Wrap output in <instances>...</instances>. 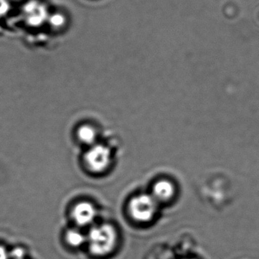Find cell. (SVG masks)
<instances>
[{
    "mask_svg": "<svg viewBox=\"0 0 259 259\" xmlns=\"http://www.w3.org/2000/svg\"><path fill=\"white\" fill-rule=\"evenodd\" d=\"M97 217V209L91 202H80L72 210L73 220L79 227L92 225Z\"/></svg>",
    "mask_w": 259,
    "mask_h": 259,
    "instance_id": "obj_4",
    "label": "cell"
},
{
    "mask_svg": "<svg viewBox=\"0 0 259 259\" xmlns=\"http://www.w3.org/2000/svg\"><path fill=\"white\" fill-rule=\"evenodd\" d=\"M85 162L88 168L94 173L105 171L110 165V150L103 145H93L85 155Z\"/></svg>",
    "mask_w": 259,
    "mask_h": 259,
    "instance_id": "obj_3",
    "label": "cell"
},
{
    "mask_svg": "<svg viewBox=\"0 0 259 259\" xmlns=\"http://www.w3.org/2000/svg\"><path fill=\"white\" fill-rule=\"evenodd\" d=\"M175 193V187L170 181L161 180L154 184L152 196L158 203L170 200Z\"/></svg>",
    "mask_w": 259,
    "mask_h": 259,
    "instance_id": "obj_5",
    "label": "cell"
},
{
    "mask_svg": "<svg viewBox=\"0 0 259 259\" xmlns=\"http://www.w3.org/2000/svg\"><path fill=\"white\" fill-rule=\"evenodd\" d=\"M9 258L24 259V251L21 248H17V249H14L11 253H9Z\"/></svg>",
    "mask_w": 259,
    "mask_h": 259,
    "instance_id": "obj_9",
    "label": "cell"
},
{
    "mask_svg": "<svg viewBox=\"0 0 259 259\" xmlns=\"http://www.w3.org/2000/svg\"><path fill=\"white\" fill-rule=\"evenodd\" d=\"M158 202L152 195H137L130 201L129 214L135 222L146 223L155 217L158 211Z\"/></svg>",
    "mask_w": 259,
    "mask_h": 259,
    "instance_id": "obj_2",
    "label": "cell"
},
{
    "mask_svg": "<svg viewBox=\"0 0 259 259\" xmlns=\"http://www.w3.org/2000/svg\"><path fill=\"white\" fill-rule=\"evenodd\" d=\"M50 22L55 30H63L68 27V15L62 12H55V13L52 14Z\"/></svg>",
    "mask_w": 259,
    "mask_h": 259,
    "instance_id": "obj_8",
    "label": "cell"
},
{
    "mask_svg": "<svg viewBox=\"0 0 259 259\" xmlns=\"http://www.w3.org/2000/svg\"><path fill=\"white\" fill-rule=\"evenodd\" d=\"M65 240L71 247L78 248L87 244V234L77 228L70 229L65 234Z\"/></svg>",
    "mask_w": 259,
    "mask_h": 259,
    "instance_id": "obj_6",
    "label": "cell"
},
{
    "mask_svg": "<svg viewBox=\"0 0 259 259\" xmlns=\"http://www.w3.org/2000/svg\"><path fill=\"white\" fill-rule=\"evenodd\" d=\"M118 241L116 230L109 224L93 227L87 234V245L93 255L103 257L115 249Z\"/></svg>",
    "mask_w": 259,
    "mask_h": 259,
    "instance_id": "obj_1",
    "label": "cell"
},
{
    "mask_svg": "<svg viewBox=\"0 0 259 259\" xmlns=\"http://www.w3.org/2000/svg\"><path fill=\"white\" fill-rule=\"evenodd\" d=\"M77 137L82 143L93 146L96 144L97 135L94 127L90 125H83L77 131Z\"/></svg>",
    "mask_w": 259,
    "mask_h": 259,
    "instance_id": "obj_7",
    "label": "cell"
},
{
    "mask_svg": "<svg viewBox=\"0 0 259 259\" xmlns=\"http://www.w3.org/2000/svg\"><path fill=\"white\" fill-rule=\"evenodd\" d=\"M0 259H9V252L2 246H0Z\"/></svg>",
    "mask_w": 259,
    "mask_h": 259,
    "instance_id": "obj_10",
    "label": "cell"
}]
</instances>
